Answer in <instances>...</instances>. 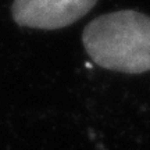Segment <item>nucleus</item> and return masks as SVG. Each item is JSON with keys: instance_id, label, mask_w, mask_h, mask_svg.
Segmentation results:
<instances>
[{"instance_id": "f03ea898", "label": "nucleus", "mask_w": 150, "mask_h": 150, "mask_svg": "<svg viewBox=\"0 0 150 150\" xmlns=\"http://www.w3.org/2000/svg\"><path fill=\"white\" fill-rule=\"evenodd\" d=\"M97 0H14V21L28 28L59 29L74 24Z\"/></svg>"}, {"instance_id": "f257e3e1", "label": "nucleus", "mask_w": 150, "mask_h": 150, "mask_svg": "<svg viewBox=\"0 0 150 150\" xmlns=\"http://www.w3.org/2000/svg\"><path fill=\"white\" fill-rule=\"evenodd\" d=\"M86 53L103 68L125 74L150 71V17L124 10L97 17L85 28Z\"/></svg>"}]
</instances>
